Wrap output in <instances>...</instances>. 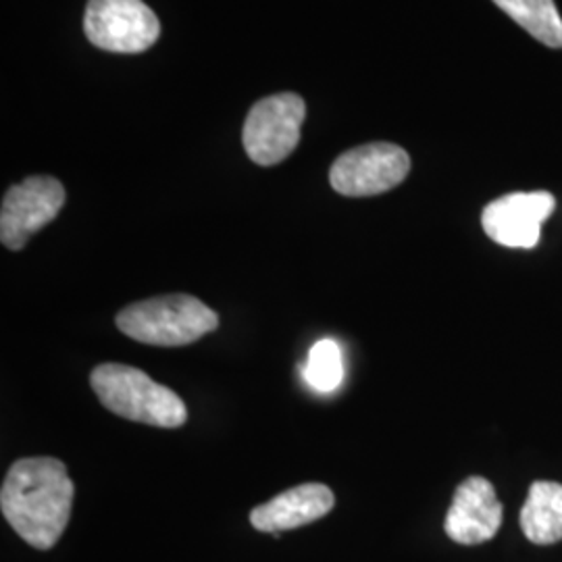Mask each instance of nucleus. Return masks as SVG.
I'll use <instances>...</instances> for the list:
<instances>
[{"label":"nucleus","instance_id":"4","mask_svg":"<svg viewBox=\"0 0 562 562\" xmlns=\"http://www.w3.org/2000/svg\"><path fill=\"white\" fill-rule=\"evenodd\" d=\"M304 115L306 104L292 92L257 102L250 109L241 132L246 155L261 167H271L288 159L301 142Z\"/></svg>","mask_w":562,"mask_h":562},{"label":"nucleus","instance_id":"12","mask_svg":"<svg viewBox=\"0 0 562 562\" xmlns=\"http://www.w3.org/2000/svg\"><path fill=\"white\" fill-rule=\"evenodd\" d=\"M510 20L550 48H562V20L554 0H494Z\"/></svg>","mask_w":562,"mask_h":562},{"label":"nucleus","instance_id":"13","mask_svg":"<svg viewBox=\"0 0 562 562\" xmlns=\"http://www.w3.org/2000/svg\"><path fill=\"white\" fill-rule=\"evenodd\" d=\"M304 380L322 394L340 387L344 382V359L338 341L319 340L311 348L304 367Z\"/></svg>","mask_w":562,"mask_h":562},{"label":"nucleus","instance_id":"9","mask_svg":"<svg viewBox=\"0 0 562 562\" xmlns=\"http://www.w3.org/2000/svg\"><path fill=\"white\" fill-rule=\"evenodd\" d=\"M503 525V504L494 485L483 477H469L457 487L443 529L452 542L462 546L492 540Z\"/></svg>","mask_w":562,"mask_h":562},{"label":"nucleus","instance_id":"5","mask_svg":"<svg viewBox=\"0 0 562 562\" xmlns=\"http://www.w3.org/2000/svg\"><path fill=\"white\" fill-rule=\"evenodd\" d=\"M83 30L88 41L109 53L136 55L161 36V23L142 0H90Z\"/></svg>","mask_w":562,"mask_h":562},{"label":"nucleus","instance_id":"10","mask_svg":"<svg viewBox=\"0 0 562 562\" xmlns=\"http://www.w3.org/2000/svg\"><path fill=\"white\" fill-rule=\"evenodd\" d=\"M334 492L327 485L302 483L257 506L250 513V522L262 533L278 536L281 531L319 521L334 508Z\"/></svg>","mask_w":562,"mask_h":562},{"label":"nucleus","instance_id":"8","mask_svg":"<svg viewBox=\"0 0 562 562\" xmlns=\"http://www.w3.org/2000/svg\"><path fill=\"white\" fill-rule=\"evenodd\" d=\"M550 192H515L483 209V232L506 248L531 250L542 238V225L554 213Z\"/></svg>","mask_w":562,"mask_h":562},{"label":"nucleus","instance_id":"1","mask_svg":"<svg viewBox=\"0 0 562 562\" xmlns=\"http://www.w3.org/2000/svg\"><path fill=\"white\" fill-rule=\"evenodd\" d=\"M74 496L76 485L65 462L32 457L9 469L0 490V508L23 542L36 550H50L69 522Z\"/></svg>","mask_w":562,"mask_h":562},{"label":"nucleus","instance_id":"7","mask_svg":"<svg viewBox=\"0 0 562 562\" xmlns=\"http://www.w3.org/2000/svg\"><path fill=\"white\" fill-rule=\"evenodd\" d=\"M63 204L65 188L48 176H34L9 188L0 211V240L9 250H21L59 215Z\"/></svg>","mask_w":562,"mask_h":562},{"label":"nucleus","instance_id":"2","mask_svg":"<svg viewBox=\"0 0 562 562\" xmlns=\"http://www.w3.org/2000/svg\"><path fill=\"white\" fill-rule=\"evenodd\" d=\"M90 383L104 408L127 422L176 429L188 422V408L180 396L153 382L144 371L117 362L99 364Z\"/></svg>","mask_w":562,"mask_h":562},{"label":"nucleus","instance_id":"6","mask_svg":"<svg viewBox=\"0 0 562 562\" xmlns=\"http://www.w3.org/2000/svg\"><path fill=\"white\" fill-rule=\"evenodd\" d=\"M408 171L411 157L404 148L387 142H375L344 153L331 165L329 183L341 196L361 199L383 194L401 186Z\"/></svg>","mask_w":562,"mask_h":562},{"label":"nucleus","instance_id":"11","mask_svg":"<svg viewBox=\"0 0 562 562\" xmlns=\"http://www.w3.org/2000/svg\"><path fill=\"white\" fill-rule=\"evenodd\" d=\"M521 529L527 540L540 546L562 540V485L536 482L521 508Z\"/></svg>","mask_w":562,"mask_h":562},{"label":"nucleus","instance_id":"3","mask_svg":"<svg viewBox=\"0 0 562 562\" xmlns=\"http://www.w3.org/2000/svg\"><path fill=\"white\" fill-rule=\"evenodd\" d=\"M117 327L132 340L150 346H186L220 327V317L188 294H169L134 302L117 315Z\"/></svg>","mask_w":562,"mask_h":562}]
</instances>
